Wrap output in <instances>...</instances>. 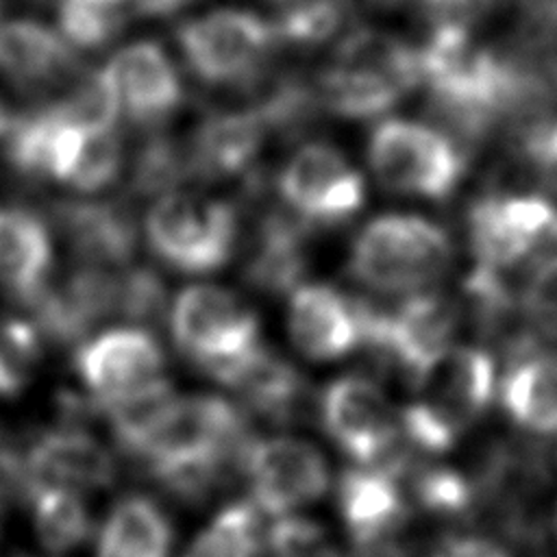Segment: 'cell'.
<instances>
[{
	"label": "cell",
	"mask_w": 557,
	"mask_h": 557,
	"mask_svg": "<svg viewBox=\"0 0 557 557\" xmlns=\"http://www.w3.org/2000/svg\"><path fill=\"white\" fill-rule=\"evenodd\" d=\"M246 420L235 403L215 394H178L141 442L146 470L163 485L198 494L246 450Z\"/></svg>",
	"instance_id": "6da1fadb"
},
{
	"label": "cell",
	"mask_w": 557,
	"mask_h": 557,
	"mask_svg": "<svg viewBox=\"0 0 557 557\" xmlns=\"http://www.w3.org/2000/svg\"><path fill=\"white\" fill-rule=\"evenodd\" d=\"M409 385L411 396L400 409L405 435L426 453H446L492 407L496 361L481 346L453 344Z\"/></svg>",
	"instance_id": "7a4b0ae2"
},
{
	"label": "cell",
	"mask_w": 557,
	"mask_h": 557,
	"mask_svg": "<svg viewBox=\"0 0 557 557\" xmlns=\"http://www.w3.org/2000/svg\"><path fill=\"white\" fill-rule=\"evenodd\" d=\"M455 261L450 235L416 213H383L352 239L348 270L366 289L398 300L435 292Z\"/></svg>",
	"instance_id": "3957f363"
},
{
	"label": "cell",
	"mask_w": 557,
	"mask_h": 557,
	"mask_svg": "<svg viewBox=\"0 0 557 557\" xmlns=\"http://www.w3.org/2000/svg\"><path fill=\"white\" fill-rule=\"evenodd\" d=\"M168 322L178 352L222 385L265 346L255 307L218 283L183 287L172 298Z\"/></svg>",
	"instance_id": "277c9868"
},
{
	"label": "cell",
	"mask_w": 557,
	"mask_h": 557,
	"mask_svg": "<svg viewBox=\"0 0 557 557\" xmlns=\"http://www.w3.org/2000/svg\"><path fill=\"white\" fill-rule=\"evenodd\" d=\"M146 244L168 268L209 274L224 268L237 246L233 205L202 191H165L146 213Z\"/></svg>",
	"instance_id": "5b68a950"
},
{
	"label": "cell",
	"mask_w": 557,
	"mask_h": 557,
	"mask_svg": "<svg viewBox=\"0 0 557 557\" xmlns=\"http://www.w3.org/2000/svg\"><path fill=\"white\" fill-rule=\"evenodd\" d=\"M422 78L420 52L385 33L350 35L322 76L329 107L348 117H370L398 102Z\"/></svg>",
	"instance_id": "8992f818"
},
{
	"label": "cell",
	"mask_w": 557,
	"mask_h": 557,
	"mask_svg": "<svg viewBox=\"0 0 557 557\" xmlns=\"http://www.w3.org/2000/svg\"><path fill=\"white\" fill-rule=\"evenodd\" d=\"M368 163L385 189L426 200L448 196L463 174L457 146L437 128L411 120L381 122L370 135Z\"/></svg>",
	"instance_id": "52a82bcc"
},
{
	"label": "cell",
	"mask_w": 557,
	"mask_h": 557,
	"mask_svg": "<svg viewBox=\"0 0 557 557\" xmlns=\"http://www.w3.org/2000/svg\"><path fill=\"white\" fill-rule=\"evenodd\" d=\"M474 265L498 274L557 244V202L542 194H490L468 213Z\"/></svg>",
	"instance_id": "ba28073f"
},
{
	"label": "cell",
	"mask_w": 557,
	"mask_h": 557,
	"mask_svg": "<svg viewBox=\"0 0 557 557\" xmlns=\"http://www.w3.org/2000/svg\"><path fill=\"white\" fill-rule=\"evenodd\" d=\"M74 372L91 407L107 411L170 383L159 339L144 326L109 329L74 352Z\"/></svg>",
	"instance_id": "9c48e42d"
},
{
	"label": "cell",
	"mask_w": 557,
	"mask_h": 557,
	"mask_svg": "<svg viewBox=\"0 0 557 557\" xmlns=\"http://www.w3.org/2000/svg\"><path fill=\"white\" fill-rule=\"evenodd\" d=\"M239 463L252 507L276 520L298 516L331 487L324 453L298 435L281 433L248 442Z\"/></svg>",
	"instance_id": "30bf717a"
},
{
	"label": "cell",
	"mask_w": 557,
	"mask_h": 557,
	"mask_svg": "<svg viewBox=\"0 0 557 557\" xmlns=\"http://www.w3.org/2000/svg\"><path fill=\"white\" fill-rule=\"evenodd\" d=\"M176 41L187 67L209 85L250 78L276 46L274 24L246 9H215L183 22Z\"/></svg>",
	"instance_id": "8fae6325"
},
{
	"label": "cell",
	"mask_w": 557,
	"mask_h": 557,
	"mask_svg": "<svg viewBox=\"0 0 557 557\" xmlns=\"http://www.w3.org/2000/svg\"><path fill=\"white\" fill-rule=\"evenodd\" d=\"M287 211L311 226H333L352 218L366 200V181L335 146H300L276 178Z\"/></svg>",
	"instance_id": "7c38bea8"
},
{
	"label": "cell",
	"mask_w": 557,
	"mask_h": 557,
	"mask_svg": "<svg viewBox=\"0 0 557 557\" xmlns=\"http://www.w3.org/2000/svg\"><path fill=\"white\" fill-rule=\"evenodd\" d=\"M320 422L333 444L357 466H374L403 431L400 411L370 376L333 379L318 403Z\"/></svg>",
	"instance_id": "4fadbf2b"
},
{
	"label": "cell",
	"mask_w": 557,
	"mask_h": 557,
	"mask_svg": "<svg viewBox=\"0 0 557 557\" xmlns=\"http://www.w3.org/2000/svg\"><path fill=\"white\" fill-rule=\"evenodd\" d=\"M370 305L329 283L302 281L289 292L285 324L294 348L309 361L344 359L368 342Z\"/></svg>",
	"instance_id": "5bb4252c"
},
{
	"label": "cell",
	"mask_w": 557,
	"mask_h": 557,
	"mask_svg": "<svg viewBox=\"0 0 557 557\" xmlns=\"http://www.w3.org/2000/svg\"><path fill=\"white\" fill-rule=\"evenodd\" d=\"M457 311L437 292L403 298L394 309L370 307L366 346L387 359L409 381L455 342Z\"/></svg>",
	"instance_id": "9a60e30c"
},
{
	"label": "cell",
	"mask_w": 557,
	"mask_h": 557,
	"mask_svg": "<svg viewBox=\"0 0 557 557\" xmlns=\"http://www.w3.org/2000/svg\"><path fill=\"white\" fill-rule=\"evenodd\" d=\"M102 72L120 113L137 124L163 122L181 107L178 70L154 41H135L120 48Z\"/></svg>",
	"instance_id": "2e32d148"
},
{
	"label": "cell",
	"mask_w": 557,
	"mask_h": 557,
	"mask_svg": "<svg viewBox=\"0 0 557 557\" xmlns=\"http://www.w3.org/2000/svg\"><path fill=\"white\" fill-rule=\"evenodd\" d=\"M337 507L348 535L366 550L392 544L409 511L396 474L376 466H357L339 479Z\"/></svg>",
	"instance_id": "e0dca14e"
},
{
	"label": "cell",
	"mask_w": 557,
	"mask_h": 557,
	"mask_svg": "<svg viewBox=\"0 0 557 557\" xmlns=\"http://www.w3.org/2000/svg\"><path fill=\"white\" fill-rule=\"evenodd\" d=\"M52 239L39 215L0 207V287L30 305L48 285Z\"/></svg>",
	"instance_id": "ac0fdd59"
},
{
	"label": "cell",
	"mask_w": 557,
	"mask_h": 557,
	"mask_svg": "<svg viewBox=\"0 0 557 557\" xmlns=\"http://www.w3.org/2000/svg\"><path fill=\"white\" fill-rule=\"evenodd\" d=\"M0 72L26 89H44L74 72V52L54 30L33 20L0 26Z\"/></svg>",
	"instance_id": "d6986e66"
},
{
	"label": "cell",
	"mask_w": 557,
	"mask_h": 557,
	"mask_svg": "<svg viewBox=\"0 0 557 557\" xmlns=\"http://www.w3.org/2000/svg\"><path fill=\"white\" fill-rule=\"evenodd\" d=\"M507 418L524 433L557 435V350L522 355L498 383Z\"/></svg>",
	"instance_id": "ffe728a7"
},
{
	"label": "cell",
	"mask_w": 557,
	"mask_h": 557,
	"mask_svg": "<svg viewBox=\"0 0 557 557\" xmlns=\"http://www.w3.org/2000/svg\"><path fill=\"white\" fill-rule=\"evenodd\" d=\"M174 529L163 507L144 494L120 498L98 535L96 557H170Z\"/></svg>",
	"instance_id": "44dd1931"
},
{
	"label": "cell",
	"mask_w": 557,
	"mask_h": 557,
	"mask_svg": "<svg viewBox=\"0 0 557 557\" xmlns=\"http://www.w3.org/2000/svg\"><path fill=\"white\" fill-rule=\"evenodd\" d=\"M265 133L259 113H228L207 122L196 135L189 159L207 176H233L257 154Z\"/></svg>",
	"instance_id": "7402d4cb"
},
{
	"label": "cell",
	"mask_w": 557,
	"mask_h": 557,
	"mask_svg": "<svg viewBox=\"0 0 557 557\" xmlns=\"http://www.w3.org/2000/svg\"><path fill=\"white\" fill-rule=\"evenodd\" d=\"M248 407L270 418L289 416L302 398V376L276 352L263 346L248 363H244L228 381Z\"/></svg>",
	"instance_id": "603a6c76"
},
{
	"label": "cell",
	"mask_w": 557,
	"mask_h": 557,
	"mask_svg": "<svg viewBox=\"0 0 557 557\" xmlns=\"http://www.w3.org/2000/svg\"><path fill=\"white\" fill-rule=\"evenodd\" d=\"M39 542L54 555L72 553L91 537L94 520L81 492L70 487H37L26 498Z\"/></svg>",
	"instance_id": "cb8c5ba5"
},
{
	"label": "cell",
	"mask_w": 557,
	"mask_h": 557,
	"mask_svg": "<svg viewBox=\"0 0 557 557\" xmlns=\"http://www.w3.org/2000/svg\"><path fill=\"white\" fill-rule=\"evenodd\" d=\"M183 557H268V535L252 503L222 507L191 540Z\"/></svg>",
	"instance_id": "d4e9b609"
},
{
	"label": "cell",
	"mask_w": 557,
	"mask_h": 557,
	"mask_svg": "<svg viewBox=\"0 0 557 557\" xmlns=\"http://www.w3.org/2000/svg\"><path fill=\"white\" fill-rule=\"evenodd\" d=\"M72 246L85 265H120L133 252V228L122 211L104 205L76 207L65 213Z\"/></svg>",
	"instance_id": "484cf974"
},
{
	"label": "cell",
	"mask_w": 557,
	"mask_h": 557,
	"mask_svg": "<svg viewBox=\"0 0 557 557\" xmlns=\"http://www.w3.org/2000/svg\"><path fill=\"white\" fill-rule=\"evenodd\" d=\"M122 163L124 148L115 133V126L87 128L76 144V150L67 163L61 183L85 194L100 191L117 178Z\"/></svg>",
	"instance_id": "4316f807"
},
{
	"label": "cell",
	"mask_w": 557,
	"mask_h": 557,
	"mask_svg": "<svg viewBox=\"0 0 557 557\" xmlns=\"http://www.w3.org/2000/svg\"><path fill=\"white\" fill-rule=\"evenodd\" d=\"M133 13H137L135 0H61L59 7L65 37L83 48L107 44Z\"/></svg>",
	"instance_id": "83f0119b"
},
{
	"label": "cell",
	"mask_w": 557,
	"mask_h": 557,
	"mask_svg": "<svg viewBox=\"0 0 557 557\" xmlns=\"http://www.w3.org/2000/svg\"><path fill=\"white\" fill-rule=\"evenodd\" d=\"M41 361V333L37 324L0 315V396L11 398L33 381Z\"/></svg>",
	"instance_id": "f1b7e54d"
},
{
	"label": "cell",
	"mask_w": 557,
	"mask_h": 557,
	"mask_svg": "<svg viewBox=\"0 0 557 557\" xmlns=\"http://www.w3.org/2000/svg\"><path fill=\"white\" fill-rule=\"evenodd\" d=\"M252 278L270 289H294L296 278L302 274V248L300 239L283 228L270 226L250 259Z\"/></svg>",
	"instance_id": "f546056e"
},
{
	"label": "cell",
	"mask_w": 557,
	"mask_h": 557,
	"mask_svg": "<svg viewBox=\"0 0 557 557\" xmlns=\"http://www.w3.org/2000/svg\"><path fill=\"white\" fill-rule=\"evenodd\" d=\"M520 311L540 333H557V255L531 270L520 289Z\"/></svg>",
	"instance_id": "4dcf8cb0"
},
{
	"label": "cell",
	"mask_w": 557,
	"mask_h": 557,
	"mask_svg": "<svg viewBox=\"0 0 557 557\" xmlns=\"http://www.w3.org/2000/svg\"><path fill=\"white\" fill-rule=\"evenodd\" d=\"M337 17L339 9L333 0H302L283 15V22L274 24V30L278 39L315 41L335 28Z\"/></svg>",
	"instance_id": "1f68e13d"
},
{
	"label": "cell",
	"mask_w": 557,
	"mask_h": 557,
	"mask_svg": "<svg viewBox=\"0 0 557 557\" xmlns=\"http://www.w3.org/2000/svg\"><path fill=\"white\" fill-rule=\"evenodd\" d=\"M433 557H507L500 548H496L490 542L481 540H459L455 544H448Z\"/></svg>",
	"instance_id": "d6a6232c"
},
{
	"label": "cell",
	"mask_w": 557,
	"mask_h": 557,
	"mask_svg": "<svg viewBox=\"0 0 557 557\" xmlns=\"http://www.w3.org/2000/svg\"><path fill=\"white\" fill-rule=\"evenodd\" d=\"M135 2H137V13L168 15V13H174L181 7L189 4L191 0H135Z\"/></svg>",
	"instance_id": "836d02e7"
},
{
	"label": "cell",
	"mask_w": 557,
	"mask_h": 557,
	"mask_svg": "<svg viewBox=\"0 0 557 557\" xmlns=\"http://www.w3.org/2000/svg\"><path fill=\"white\" fill-rule=\"evenodd\" d=\"M9 128H13V122H11L9 113H7V109L0 104V135H4Z\"/></svg>",
	"instance_id": "e575fe53"
},
{
	"label": "cell",
	"mask_w": 557,
	"mask_h": 557,
	"mask_svg": "<svg viewBox=\"0 0 557 557\" xmlns=\"http://www.w3.org/2000/svg\"><path fill=\"white\" fill-rule=\"evenodd\" d=\"M553 524H555V535H557V507H555V520H553Z\"/></svg>",
	"instance_id": "d590c367"
},
{
	"label": "cell",
	"mask_w": 557,
	"mask_h": 557,
	"mask_svg": "<svg viewBox=\"0 0 557 557\" xmlns=\"http://www.w3.org/2000/svg\"><path fill=\"white\" fill-rule=\"evenodd\" d=\"M0 522H2V509H0Z\"/></svg>",
	"instance_id": "8d00e7d4"
},
{
	"label": "cell",
	"mask_w": 557,
	"mask_h": 557,
	"mask_svg": "<svg viewBox=\"0 0 557 557\" xmlns=\"http://www.w3.org/2000/svg\"><path fill=\"white\" fill-rule=\"evenodd\" d=\"M276 2H289V0H276Z\"/></svg>",
	"instance_id": "74e56055"
},
{
	"label": "cell",
	"mask_w": 557,
	"mask_h": 557,
	"mask_svg": "<svg viewBox=\"0 0 557 557\" xmlns=\"http://www.w3.org/2000/svg\"><path fill=\"white\" fill-rule=\"evenodd\" d=\"M20 557H26V555H20Z\"/></svg>",
	"instance_id": "f35d334b"
}]
</instances>
